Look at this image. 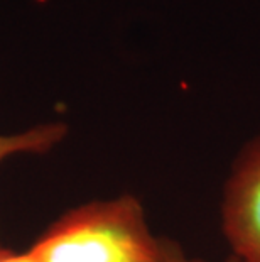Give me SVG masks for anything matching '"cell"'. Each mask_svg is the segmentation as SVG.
<instances>
[{
    "label": "cell",
    "mask_w": 260,
    "mask_h": 262,
    "mask_svg": "<svg viewBox=\"0 0 260 262\" xmlns=\"http://www.w3.org/2000/svg\"><path fill=\"white\" fill-rule=\"evenodd\" d=\"M173 244L151 233L134 196L69 210L27 250L32 262H169Z\"/></svg>",
    "instance_id": "obj_1"
},
{
    "label": "cell",
    "mask_w": 260,
    "mask_h": 262,
    "mask_svg": "<svg viewBox=\"0 0 260 262\" xmlns=\"http://www.w3.org/2000/svg\"><path fill=\"white\" fill-rule=\"evenodd\" d=\"M223 230L237 262H260V139L240 156L226 185Z\"/></svg>",
    "instance_id": "obj_2"
},
{
    "label": "cell",
    "mask_w": 260,
    "mask_h": 262,
    "mask_svg": "<svg viewBox=\"0 0 260 262\" xmlns=\"http://www.w3.org/2000/svg\"><path fill=\"white\" fill-rule=\"evenodd\" d=\"M68 127L63 122L34 125L15 134H0V163L17 154H44L63 141Z\"/></svg>",
    "instance_id": "obj_3"
},
{
    "label": "cell",
    "mask_w": 260,
    "mask_h": 262,
    "mask_svg": "<svg viewBox=\"0 0 260 262\" xmlns=\"http://www.w3.org/2000/svg\"><path fill=\"white\" fill-rule=\"evenodd\" d=\"M0 262H32L29 257V254L26 252H14V250H9L5 247H0Z\"/></svg>",
    "instance_id": "obj_4"
},
{
    "label": "cell",
    "mask_w": 260,
    "mask_h": 262,
    "mask_svg": "<svg viewBox=\"0 0 260 262\" xmlns=\"http://www.w3.org/2000/svg\"><path fill=\"white\" fill-rule=\"evenodd\" d=\"M169 262H206V260H196V259H186L184 255H182L181 250L176 247V245H173L171 247V257H169ZM225 262H237L233 257H230L228 260Z\"/></svg>",
    "instance_id": "obj_5"
}]
</instances>
